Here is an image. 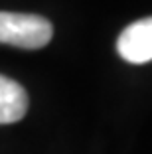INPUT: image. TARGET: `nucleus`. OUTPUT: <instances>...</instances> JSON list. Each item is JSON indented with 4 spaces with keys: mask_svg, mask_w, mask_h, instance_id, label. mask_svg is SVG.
<instances>
[{
    "mask_svg": "<svg viewBox=\"0 0 152 154\" xmlns=\"http://www.w3.org/2000/svg\"><path fill=\"white\" fill-rule=\"evenodd\" d=\"M54 26L38 14L0 12V44L16 45L24 50H40L49 44Z\"/></svg>",
    "mask_w": 152,
    "mask_h": 154,
    "instance_id": "1",
    "label": "nucleus"
},
{
    "mask_svg": "<svg viewBox=\"0 0 152 154\" xmlns=\"http://www.w3.org/2000/svg\"><path fill=\"white\" fill-rule=\"evenodd\" d=\"M116 50L129 63L152 61V16L126 26L116 40Z\"/></svg>",
    "mask_w": 152,
    "mask_h": 154,
    "instance_id": "2",
    "label": "nucleus"
},
{
    "mask_svg": "<svg viewBox=\"0 0 152 154\" xmlns=\"http://www.w3.org/2000/svg\"><path fill=\"white\" fill-rule=\"evenodd\" d=\"M28 113V93L18 81L0 75V125L18 122Z\"/></svg>",
    "mask_w": 152,
    "mask_h": 154,
    "instance_id": "3",
    "label": "nucleus"
}]
</instances>
